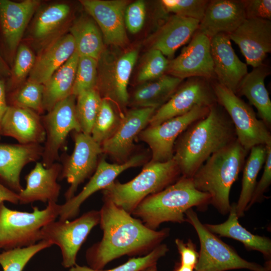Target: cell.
Masks as SVG:
<instances>
[{"label":"cell","mask_w":271,"mask_h":271,"mask_svg":"<svg viewBox=\"0 0 271 271\" xmlns=\"http://www.w3.org/2000/svg\"><path fill=\"white\" fill-rule=\"evenodd\" d=\"M169 60L160 51L151 49L145 55L138 71L137 79L144 83L166 74Z\"/></svg>","instance_id":"ab89813d"},{"label":"cell","mask_w":271,"mask_h":271,"mask_svg":"<svg viewBox=\"0 0 271 271\" xmlns=\"http://www.w3.org/2000/svg\"><path fill=\"white\" fill-rule=\"evenodd\" d=\"M43 146L40 144H0V181L19 193L23 189L20 175L24 167L41 159Z\"/></svg>","instance_id":"603a6c76"},{"label":"cell","mask_w":271,"mask_h":271,"mask_svg":"<svg viewBox=\"0 0 271 271\" xmlns=\"http://www.w3.org/2000/svg\"><path fill=\"white\" fill-rule=\"evenodd\" d=\"M236 140L231 120L217 102L206 116L191 123L179 137L173 158L182 176L192 178L211 155Z\"/></svg>","instance_id":"7a4b0ae2"},{"label":"cell","mask_w":271,"mask_h":271,"mask_svg":"<svg viewBox=\"0 0 271 271\" xmlns=\"http://www.w3.org/2000/svg\"><path fill=\"white\" fill-rule=\"evenodd\" d=\"M210 2L208 0H162L161 4L168 13L200 21Z\"/></svg>","instance_id":"7bdbcfd3"},{"label":"cell","mask_w":271,"mask_h":271,"mask_svg":"<svg viewBox=\"0 0 271 271\" xmlns=\"http://www.w3.org/2000/svg\"><path fill=\"white\" fill-rule=\"evenodd\" d=\"M166 244H160L144 256L132 257L126 262L117 267L104 270H95L88 266H81L77 263L69 268V271H142L147 267L157 264L158 261L168 252Z\"/></svg>","instance_id":"f35d334b"},{"label":"cell","mask_w":271,"mask_h":271,"mask_svg":"<svg viewBox=\"0 0 271 271\" xmlns=\"http://www.w3.org/2000/svg\"><path fill=\"white\" fill-rule=\"evenodd\" d=\"M175 244L180 255V263L194 268L199 258V252L194 243L190 239L184 242L183 240L177 238Z\"/></svg>","instance_id":"7dc6e473"},{"label":"cell","mask_w":271,"mask_h":271,"mask_svg":"<svg viewBox=\"0 0 271 271\" xmlns=\"http://www.w3.org/2000/svg\"><path fill=\"white\" fill-rule=\"evenodd\" d=\"M98 60L87 56H79L72 94L95 88L97 77Z\"/></svg>","instance_id":"60d3db41"},{"label":"cell","mask_w":271,"mask_h":271,"mask_svg":"<svg viewBox=\"0 0 271 271\" xmlns=\"http://www.w3.org/2000/svg\"><path fill=\"white\" fill-rule=\"evenodd\" d=\"M146 16V5L144 1L138 0L127 5L124 15L126 29L132 34L140 32L145 24Z\"/></svg>","instance_id":"ee69618b"},{"label":"cell","mask_w":271,"mask_h":271,"mask_svg":"<svg viewBox=\"0 0 271 271\" xmlns=\"http://www.w3.org/2000/svg\"><path fill=\"white\" fill-rule=\"evenodd\" d=\"M61 205L48 202L40 210L33 207L31 212L9 209L0 204V249L7 250L34 245L41 241L40 231L59 217Z\"/></svg>","instance_id":"8992f818"},{"label":"cell","mask_w":271,"mask_h":271,"mask_svg":"<svg viewBox=\"0 0 271 271\" xmlns=\"http://www.w3.org/2000/svg\"><path fill=\"white\" fill-rule=\"evenodd\" d=\"M210 41L207 36L196 32L180 55L169 60L166 74L182 80L191 77L215 80Z\"/></svg>","instance_id":"9a60e30c"},{"label":"cell","mask_w":271,"mask_h":271,"mask_svg":"<svg viewBox=\"0 0 271 271\" xmlns=\"http://www.w3.org/2000/svg\"><path fill=\"white\" fill-rule=\"evenodd\" d=\"M99 220V211L92 210L73 220L53 221L41 229V240L57 245L61 250L62 265L70 268L76 264L81 246Z\"/></svg>","instance_id":"30bf717a"},{"label":"cell","mask_w":271,"mask_h":271,"mask_svg":"<svg viewBox=\"0 0 271 271\" xmlns=\"http://www.w3.org/2000/svg\"><path fill=\"white\" fill-rule=\"evenodd\" d=\"M266 156L263 173L260 180L256 183L246 211L248 210L254 203L261 201L264 197V193L271 184V144L266 145Z\"/></svg>","instance_id":"f6af8a7d"},{"label":"cell","mask_w":271,"mask_h":271,"mask_svg":"<svg viewBox=\"0 0 271 271\" xmlns=\"http://www.w3.org/2000/svg\"><path fill=\"white\" fill-rule=\"evenodd\" d=\"M212 86L217 103L232 121L236 140L247 152L256 146L271 144L269 128L251 106L216 81L213 80Z\"/></svg>","instance_id":"ba28073f"},{"label":"cell","mask_w":271,"mask_h":271,"mask_svg":"<svg viewBox=\"0 0 271 271\" xmlns=\"http://www.w3.org/2000/svg\"><path fill=\"white\" fill-rule=\"evenodd\" d=\"M142 271H158L157 264H154L152 266L147 267Z\"/></svg>","instance_id":"816d5d0a"},{"label":"cell","mask_w":271,"mask_h":271,"mask_svg":"<svg viewBox=\"0 0 271 271\" xmlns=\"http://www.w3.org/2000/svg\"><path fill=\"white\" fill-rule=\"evenodd\" d=\"M79 57L75 51L43 84L45 111H50L59 102L72 94Z\"/></svg>","instance_id":"4dcf8cb0"},{"label":"cell","mask_w":271,"mask_h":271,"mask_svg":"<svg viewBox=\"0 0 271 271\" xmlns=\"http://www.w3.org/2000/svg\"><path fill=\"white\" fill-rule=\"evenodd\" d=\"M248 154L236 140L211 155L191 178L197 190L210 195V204L221 214L229 212L230 189Z\"/></svg>","instance_id":"277c9868"},{"label":"cell","mask_w":271,"mask_h":271,"mask_svg":"<svg viewBox=\"0 0 271 271\" xmlns=\"http://www.w3.org/2000/svg\"><path fill=\"white\" fill-rule=\"evenodd\" d=\"M102 98L95 88L79 93L76 98V114L81 131L91 134Z\"/></svg>","instance_id":"8d00e7d4"},{"label":"cell","mask_w":271,"mask_h":271,"mask_svg":"<svg viewBox=\"0 0 271 271\" xmlns=\"http://www.w3.org/2000/svg\"><path fill=\"white\" fill-rule=\"evenodd\" d=\"M41 2L0 0V31L8 52L16 53L25 30Z\"/></svg>","instance_id":"44dd1931"},{"label":"cell","mask_w":271,"mask_h":271,"mask_svg":"<svg viewBox=\"0 0 271 271\" xmlns=\"http://www.w3.org/2000/svg\"><path fill=\"white\" fill-rule=\"evenodd\" d=\"M185 221L195 229L199 239V258L194 271H226L247 269L251 271H270V268L248 261L239 256L205 226L192 208L185 212Z\"/></svg>","instance_id":"52a82bcc"},{"label":"cell","mask_w":271,"mask_h":271,"mask_svg":"<svg viewBox=\"0 0 271 271\" xmlns=\"http://www.w3.org/2000/svg\"><path fill=\"white\" fill-rule=\"evenodd\" d=\"M4 201L17 205L19 203V196L18 193L7 187L0 181V204Z\"/></svg>","instance_id":"c3c4849f"},{"label":"cell","mask_w":271,"mask_h":271,"mask_svg":"<svg viewBox=\"0 0 271 271\" xmlns=\"http://www.w3.org/2000/svg\"><path fill=\"white\" fill-rule=\"evenodd\" d=\"M52 245L51 242L42 240L29 246L4 250L0 253V265L3 271H23L36 254Z\"/></svg>","instance_id":"74e56055"},{"label":"cell","mask_w":271,"mask_h":271,"mask_svg":"<svg viewBox=\"0 0 271 271\" xmlns=\"http://www.w3.org/2000/svg\"><path fill=\"white\" fill-rule=\"evenodd\" d=\"M71 11L70 6L63 3L51 4L40 10L31 27L33 39L40 44L50 41L66 24Z\"/></svg>","instance_id":"1f68e13d"},{"label":"cell","mask_w":271,"mask_h":271,"mask_svg":"<svg viewBox=\"0 0 271 271\" xmlns=\"http://www.w3.org/2000/svg\"><path fill=\"white\" fill-rule=\"evenodd\" d=\"M43 91V84L27 80L7 95L8 104L29 109L41 115L45 111Z\"/></svg>","instance_id":"d590c367"},{"label":"cell","mask_w":271,"mask_h":271,"mask_svg":"<svg viewBox=\"0 0 271 271\" xmlns=\"http://www.w3.org/2000/svg\"><path fill=\"white\" fill-rule=\"evenodd\" d=\"M146 160L144 154L134 155L119 164H110L103 158L99 161L94 174L83 189L76 195L61 205L59 219L69 220L76 217L81 205L92 194L112 183L125 170L141 165Z\"/></svg>","instance_id":"2e32d148"},{"label":"cell","mask_w":271,"mask_h":271,"mask_svg":"<svg viewBox=\"0 0 271 271\" xmlns=\"http://www.w3.org/2000/svg\"><path fill=\"white\" fill-rule=\"evenodd\" d=\"M211 54L216 81L236 93L247 74V64L235 54L228 35L218 34L211 39Z\"/></svg>","instance_id":"ffe728a7"},{"label":"cell","mask_w":271,"mask_h":271,"mask_svg":"<svg viewBox=\"0 0 271 271\" xmlns=\"http://www.w3.org/2000/svg\"><path fill=\"white\" fill-rule=\"evenodd\" d=\"M7 99L6 86L3 80L0 79V140L1 135V125L3 118L8 107Z\"/></svg>","instance_id":"681fc988"},{"label":"cell","mask_w":271,"mask_h":271,"mask_svg":"<svg viewBox=\"0 0 271 271\" xmlns=\"http://www.w3.org/2000/svg\"><path fill=\"white\" fill-rule=\"evenodd\" d=\"M80 3L98 26L105 43L117 47L127 44L124 19L127 1L81 0Z\"/></svg>","instance_id":"e0dca14e"},{"label":"cell","mask_w":271,"mask_h":271,"mask_svg":"<svg viewBox=\"0 0 271 271\" xmlns=\"http://www.w3.org/2000/svg\"><path fill=\"white\" fill-rule=\"evenodd\" d=\"M183 81L165 74L157 79L142 83L134 91L131 103L135 108L157 109L170 99Z\"/></svg>","instance_id":"f546056e"},{"label":"cell","mask_w":271,"mask_h":271,"mask_svg":"<svg viewBox=\"0 0 271 271\" xmlns=\"http://www.w3.org/2000/svg\"><path fill=\"white\" fill-rule=\"evenodd\" d=\"M138 50L132 49L122 53L103 50L98 60L95 86L102 98L124 108L127 104V86L138 57Z\"/></svg>","instance_id":"9c48e42d"},{"label":"cell","mask_w":271,"mask_h":271,"mask_svg":"<svg viewBox=\"0 0 271 271\" xmlns=\"http://www.w3.org/2000/svg\"><path fill=\"white\" fill-rule=\"evenodd\" d=\"M249 156L245 160L242 170L241 189L238 201L235 203L237 215L239 218L244 216V212L251 198L256 185V179L266 156L265 145H258L249 151Z\"/></svg>","instance_id":"836d02e7"},{"label":"cell","mask_w":271,"mask_h":271,"mask_svg":"<svg viewBox=\"0 0 271 271\" xmlns=\"http://www.w3.org/2000/svg\"><path fill=\"white\" fill-rule=\"evenodd\" d=\"M70 34L79 56L98 60L104 50V42L98 26L89 15L77 18L70 28Z\"/></svg>","instance_id":"d6a6232c"},{"label":"cell","mask_w":271,"mask_h":271,"mask_svg":"<svg viewBox=\"0 0 271 271\" xmlns=\"http://www.w3.org/2000/svg\"><path fill=\"white\" fill-rule=\"evenodd\" d=\"M156 110L151 107L134 108L127 111L115 133L101 145L102 153L120 163L126 161L134 139L149 124Z\"/></svg>","instance_id":"d6986e66"},{"label":"cell","mask_w":271,"mask_h":271,"mask_svg":"<svg viewBox=\"0 0 271 271\" xmlns=\"http://www.w3.org/2000/svg\"><path fill=\"white\" fill-rule=\"evenodd\" d=\"M246 19L271 20L270 0H243Z\"/></svg>","instance_id":"bcb514c9"},{"label":"cell","mask_w":271,"mask_h":271,"mask_svg":"<svg viewBox=\"0 0 271 271\" xmlns=\"http://www.w3.org/2000/svg\"><path fill=\"white\" fill-rule=\"evenodd\" d=\"M173 271H194V268L177 263Z\"/></svg>","instance_id":"f907efd6"},{"label":"cell","mask_w":271,"mask_h":271,"mask_svg":"<svg viewBox=\"0 0 271 271\" xmlns=\"http://www.w3.org/2000/svg\"><path fill=\"white\" fill-rule=\"evenodd\" d=\"M103 199L99 223L102 237L85 253L91 268L103 269L109 262L123 255L146 254L169 236V228L151 229L109 199Z\"/></svg>","instance_id":"6da1fadb"},{"label":"cell","mask_w":271,"mask_h":271,"mask_svg":"<svg viewBox=\"0 0 271 271\" xmlns=\"http://www.w3.org/2000/svg\"><path fill=\"white\" fill-rule=\"evenodd\" d=\"M228 213L229 216L225 222L217 224H205V226L214 234L239 241L246 249L261 252L268 261H270L269 260L271 256L270 239L253 234L239 223L235 203L231 204Z\"/></svg>","instance_id":"f1b7e54d"},{"label":"cell","mask_w":271,"mask_h":271,"mask_svg":"<svg viewBox=\"0 0 271 271\" xmlns=\"http://www.w3.org/2000/svg\"><path fill=\"white\" fill-rule=\"evenodd\" d=\"M181 174L173 158L164 162L150 161L130 181L121 183L114 181L102 190L103 198L131 214L145 198L173 184Z\"/></svg>","instance_id":"5b68a950"},{"label":"cell","mask_w":271,"mask_h":271,"mask_svg":"<svg viewBox=\"0 0 271 271\" xmlns=\"http://www.w3.org/2000/svg\"><path fill=\"white\" fill-rule=\"evenodd\" d=\"M123 115H119L110 101L102 98L91 136L100 145L110 139L119 126Z\"/></svg>","instance_id":"e575fe53"},{"label":"cell","mask_w":271,"mask_h":271,"mask_svg":"<svg viewBox=\"0 0 271 271\" xmlns=\"http://www.w3.org/2000/svg\"><path fill=\"white\" fill-rule=\"evenodd\" d=\"M268 66L263 63L245 76L240 83L236 94L244 96L257 110L261 120L269 128L271 125V101L265 86L264 80L269 75Z\"/></svg>","instance_id":"83f0119b"},{"label":"cell","mask_w":271,"mask_h":271,"mask_svg":"<svg viewBox=\"0 0 271 271\" xmlns=\"http://www.w3.org/2000/svg\"><path fill=\"white\" fill-rule=\"evenodd\" d=\"M76 96L71 94L41 116L46 133L41 163L48 168L60 160L59 151L71 131H81L76 114Z\"/></svg>","instance_id":"8fae6325"},{"label":"cell","mask_w":271,"mask_h":271,"mask_svg":"<svg viewBox=\"0 0 271 271\" xmlns=\"http://www.w3.org/2000/svg\"><path fill=\"white\" fill-rule=\"evenodd\" d=\"M212 81L202 77L188 78L165 103L156 110L149 125H158L185 114L196 106L209 107L216 103Z\"/></svg>","instance_id":"5bb4252c"},{"label":"cell","mask_w":271,"mask_h":271,"mask_svg":"<svg viewBox=\"0 0 271 271\" xmlns=\"http://www.w3.org/2000/svg\"><path fill=\"white\" fill-rule=\"evenodd\" d=\"M61 168L58 162L48 168L44 167L41 162H36L34 168L25 176L26 187L18 193L19 204L36 201L57 203L61 189L57 182Z\"/></svg>","instance_id":"d4e9b609"},{"label":"cell","mask_w":271,"mask_h":271,"mask_svg":"<svg viewBox=\"0 0 271 271\" xmlns=\"http://www.w3.org/2000/svg\"><path fill=\"white\" fill-rule=\"evenodd\" d=\"M200 21L172 15L160 26L153 36L151 49L160 51L167 58H173L176 51L195 33Z\"/></svg>","instance_id":"484cf974"},{"label":"cell","mask_w":271,"mask_h":271,"mask_svg":"<svg viewBox=\"0 0 271 271\" xmlns=\"http://www.w3.org/2000/svg\"><path fill=\"white\" fill-rule=\"evenodd\" d=\"M209 109L210 106H196L185 114L144 129L138 136L151 150V162H164L173 159L177 139L191 123L206 116Z\"/></svg>","instance_id":"4fadbf2b"},{"label":"cell","mask_w":271,"mask_h":271,"mask_svg":"<svg viewBox=\"0 0 271 271\" xmlns=\"http://www.w3.org/2000/svg\"><path fill=\"white\" fill-rule=\"evenodd\" d=\"M36 57L33 51L26 45L21 44L16 52L12 82L6 87L7 92L12 91L29 75L35 63Z\"/></svg>","instance_id":"b9f144b4"},{"label":"cell","mask_w":271,"mask_h":271,"mask_svg":"<svg viewBox=\"0 0 271 271\" xmlns=\"http://www.w3.org/2000/svg\"><path fill=\"white\" fill-rule=\"evenodd\" d=\"M211 197L197 190L191 178L182 176L163 190L145 198L131 213L148 228L156 230L164 222L182 223L185 212L194 207L205 210Z\"/></svg>","instance_id":"3957f363"},{"label":"cell","mask_w":271,"mask_h":271,"mask_svg":"<svg viewBox=\"0 0 271 271\" xmlns=\"http://www.w3.org/2000/svg\"><path fill=\"white\" fill-rule=\"evenodd\" d=\"M246 19L243 0H211L196 32L211 39L235 31Z\"/></svg>","instance_id":"7402d4cb"},{"label":"cell","mask_w":271,"mask_h":271,"mask_svg":"<svg viewBox=\"0 0 271 271\" xmlns=\"http://www.w3.org/2000/svg\"><path fill=\"white\" fill-rule=\"evenodd\" d=\"M228 36L238 46L246 64L253 68L262 65L271 52L270 20L246 19Z\"/></svg>","instance_id":"ac0fdd59"},{"label":"cell","mask_w":271,"mask_h":271,"mask_svg":"<svg viewBox=\"0 0 271 271\" xmlns=\"http://www.w3.org/2000/svg\"><path fill=\"white\" fill-rule=\"evenodd\" d=\"M75 51V42L70 33L58 37L36 57L28 80L44 84Z\"/></svg>","instance_id":"4316f807"},{"label":"cell","mask_w":271,"mask_h":271,"mask_svg":"<svg viewBox=\"0 0 271 271\" xmlns=\"http://www.w3.org/2000/svg\"><path fill=\"white\" fill-rule=\"evenodd\" d=\"M73 138L74 150L70 155H63L58 179H66L70 184L64 194L66 201L75 196L79 186L94 174L99 155L102 153L101 145L90 134L73 131Z\"/></svg>","instance_id":"7c38bea8"},{"label":"cell","mask_w":271,"mask_h":271,"mask_svg":"<svg viewBox=\"0 0 271 271\" xmlns=\"http://www.w3.org/2000/svg\"><path fill=\"white\" fill-rule=\"evenodd\" d=\"M41 116L29 109L9 105L1 122V135L13 138L20 144L44 143Z\"/></svg>","instance_id":"cb8c5ba5"}]
</instances>
